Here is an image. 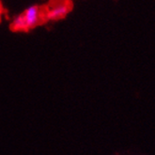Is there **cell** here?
<instances>
[{
	"instance_id": "4",
	"label": "cell",
	"mask_w": 155,
	"mask_h": 155,
	"mask_svg": "<svg viewBox=\"0 0 155 155\" xmlns=\"http://www.w3.org/2000/svg\"><path fill=\"white\" fill-rule=\"evenodd\" d=\"M113 155H146L144 153H141L140 151H136L134 150H121V151H117L114 153Z\"/></svg>"
},
{
	"instance_id": "2",
	"label": "cell",
	"mask_w": 155,
	"mask_h": 155,
	"mask_svg": "<svg viewBox=\"0 0 155 155\" xmlns=\"http://www.w3.org/2000/svg\"><path fill=\"white\" fill-rule=\"evenodd\" d=\"M70 12V6L67 3H58L53 6L46 13V19L57 21L64 18Z\"/></svg>"
},
{
	"instance_id": "1",
	"label": "cell",
	"mask_w": 155,
	"mask_h": 155,
	"mask_svg": "<svg viewBox=\"0 0 155 155\" xmlns=\"http://www.w3.org/2000/svg\"><path fill=\"white\" fill-rule=\"evenodd\" d=\"M23 16L25 18L27 29L33 28V27H35L40 23V18H41L40 8L36 5L29 6L24 12Z\"/></svg>"
},
{
	"instance_id": "3",
	"label": "cell",
	"mask_w": 155,
	"mask_h": 155,
	"mask_svg": "<svg viewBox=\"0 0 155 155\" xmlns=\"http://www.w3.org/2000/svg\"><path fill=\"white\" fill-rule=\"evenodd\" d=\"M12 28L15 31H24V30L27 29L26 24H25V18H24L23 14L16 16L12 21Z\"/></svg>"
}]
</instances>
